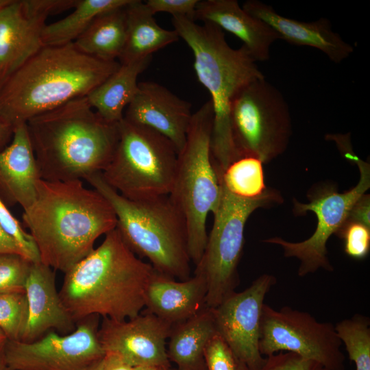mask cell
I'll list each match as a JSON object with an SVG mask.
<instances>
[{
    "instance_id": "6da1fadb",
    "label": "cell",
    "mask_w": 370,
    "mask_h": 370,
    "mask_svg": "<svg viewBox=\"0 0 370 370\" xmlns=\"http://www.w3.org/2000/svg\"><path fill=\"white\" fill-rule=\"evenodd\" d=\"M40 261L66 273L88 256L96 240L116 228V217L109 202L80 180L67 182L39 179L32 204L23 210Z\"/></svg>"
},
{
    "instance_id": "7a4b0ae2",
    "label": "cell",
    "mask_w": 370,
    "mask_h": 370,
    "mask_svg": "<svg viewBox=\"0 0 370 370\" xmlns=\"http://www.w3.org/2000/svg\"><path fill=\"white\" fill-rule=\"evenodd\" d=\"M156 270L127 247L116 228L101 244L64 273L60 299L75 323L94 315L123 321L145 306Z\"/></svg>"
},
{
    "instance_id": "3957f363",
    "label": "cell",
    "mask_w": 370,
    "mask_h": 370,
    "mask_svg": "<svg viewBox=\"0 0 370 370\" xmlns=\"http://www.w3.org/2000/svg\"><path fill=\"white\" fill-rule=\"evenodd\" d=\"M121 64L88 56L73 42L43 46L0 86V119L12 126L85 97Z\"/></svg>"
},
{
    "instance_id": "277c9868",
    "label": "cell",
    "mask_w": 370,
    "mask_h": 370,
    "mask_svg": "<svg viewBox=\"0 0 370 370\" xmlns=\"http://www.w3.org/2000/svg\"><path fill=\"white\" fill-rule=\"evenodd\" d=\"M41 179L67 182L101 173L119 141L118 123L105 121L86 96L71 100L27 123Z\"/></svg>"
},
{
    "instance_id": "5b68a950",
    "label": "cell",
    "mask_w": 370,
    "mask_h": 370,
    "mask_svg": "<svg viewBox=\"0 0 370 370\" xmlns=\"http://www.w3.org/2000/svg\"><path fill=\"white\" fill-rule=\"evenodd\" d=\"M174 29L193 51L199 82L211 96L214 118L211 158L218 174L238 158L232 134L230 108L236 95L248 84L264 78L247 49L232 48L219 27L199 25L187 17L172 16Z\"/></svg>"
},
{
    "instance_id": "8992f818",
    "label": "cell",
    "mask_w": 370,
    "mask_h": 370,
    "mask_svg": "<svg viewBox=\"0 0 370 370\" xmlns=\"http://www.w3.org/2000/svg\"><path fill=\"white\" fill-rule=\"evenodd\" d=\"M84 180L109 202L116 228L135 254L147 258L161 274L181 280L190 278L186 222L169 195L131 200L110 186L101 173Z\"/></svg>"
},
{
    "instance_id": "52a82bcc",
    "label": "cell",
    "mask_w": 370,
    "mask_h": 370,
    "mask_svg": "<svg viewBox=\"0 0 370 370\" xmlns=\"http://www.w3.org/2000/svg\"><path fill=\"white\" fill-rule=\"evenodd\" d=\"M213 118L210 100L193 114L186 143L177 153L175 177L169 194L185 220L188 252L195 266L202 257L208 239V215L216 210L221 197V186L211 158Z\"/></svg>"
},
{
    "instance_id": "ba28073f",
    "label": "cell",
    "mask_w": 370,
    "mask_h": 370,
    "mask_svg": "<svg viewBox=\"0 0 370 370\" xmlns=\"http://www.w3.org/2000/svg\"><path fill=\"white\" fill-rule=\"evenodd\" d=\"M118 129L116 150L101 172L106 182L131 200L168 195L177 158L173 144L158 132L124 119Z\"/></svg>"
},
{
    "instance_id": "9c48e42d",
    "label": "cell",
    "mask_w": 370,
    "mask_h": 370,
    "mask_svg": "<svg viewBox=\"0 0 370 370\" xmlns=\"http://www.w3.org/2000/svg\"><path fill=\"white\" fill-rule=\"evenodd\" d=\"M220 186L221 197L213 212V225L195 270L206 280L205 304L211 308L234 293L239 284L237 269L243 249L245 226L249 216L259 208L283 201L280 193L258 199H245L232 195L221 184Z\"/></svg>"
},
{
    "instance_id": "30bf717a",
    "label": "cell",
    "mask_w": 370,
    "mask_h": 370,
    "mask_svg": "<svg viewBox=\"0 0 370 370\" xmlns=\"http://www.w3.org/2000/svg\"><path fill=\"white\" fill-rule=\"evenodd\" d=\"M230 123L238 158L254 156L263 163L283 153L292 135L288 106L265 77L250 82L236 95Z\"/></svg>"
},
{
    "instance_id": "8fae6325",
    "label": "cell",
    "mask_w": 370,
    "mask_h": 370,
    "mask_svg": "<svg viewBox=\"0 0 370 370\" xmlns=\"http://www.w3.org/2000/svg\"><path fill=\"white\" fill-rule=\"evenodd\" d=\"M349 158L356 163L360 171V180L354 188L341 193L334 186L328 185L308 194V203L293 201V211L296 214L301 215L308 211L316 214L317 227L310 237L296 243L280 237L262 241L280 246L285 257L298 259L297 274L300 277L314 273L321 269L328 271L334 270L328 257L327 242L343 226L354 205L370 187L369 164L355 154Z\"/></svg>"
},
{
    "instance_id": "7c38bea8",
    "label": "cell",
    "mask_w": 370,
    "mask_h": 370,
    "mask_svg": "<svg viewBox=\"0 0 370 370\" xmlns=\"http://www.w3.org/2000/svg\"><path fill=\"white\" fill-rule=\"evenodd\" d=\"M342 345L331 322L290 306L276 310L263 305L259 340L263 356L292 352L318 362L323 370H345Z\"/></svg>"
},
{
    "instance_id": "4fadbf2b",
    "label": "cell",
    "mask_w": 370,
    "mask_h": 370,
    "mask_svg": "<svg viewBox=\"0 0 370 370\" xmlns=\"http://www.w3.org/2000/svg\"><path fill=\"white\" fill-rule=\"evenodd\" d=\"M95 317L79 321L67 334L50 331L32 342L7 340L8 370H88L105 356Z\"/></svg>"
},
{
    "instance_id": "5bb4252c",
    "label": "cell",
    "mask_w": 370,
    "mask_h": 370,
    "mask_svg": "<svg viewBox=\"0 0 370 370\" xmlns=\"http://www.w3.org/2000/svg\"><path fill=\"white\" fill-rule=\"evenodd\" d=\"M275 282L273 275L262 274L212 308L217 333L236 360L251 369L260 368L265 360L259 350L261 317L265 296Z\"/></svg>"
},
{
    "instance_id": "9a60e30c",
    "label": "cell",
    "mask_w": 370,
    "mask_h": 370,
    "mask_svg": "<svg viewBox=\"0 0 370 370\" xmlns=\"http://www.w3.org/2000/svg\"><path fill=\"white\" fill-rule=\"evenodd\" d=\"M77 0H12L0 10V86L42 47L50 15L74 8Z\"/></svg>"
},
{
    "instance_id": "2e32d148",
    "label": "cell",
    "mask_w": 370,
    "mask_h": 370,
    "mask_svg": "<svg viewBox=\"0 0 370 370\" xmlns=\"http://www.w3.org/2000/svg\"><path fill=\"white\" fill-rule=\"evenodd\" d=\"M171 326L147 312L123 321L103 318L97 337L105 354L119 356L132 368L171 369L166 343Z\"/></svg>"
},
{
    "instance_id": "e0dca14e",
    "label": "cell",
    "mask_w": 370,
    "mask_h": 370,
    "mask_svg": "<svg viewBox=\"0 0 370 370\" xmlns=\"http://www.w3.org/2000/svg\"><path fill=\"white\" fill-rule=\"evenodd\" d=\"M192 105L153 82L138 84L137 92L127 106L123 119L152 129L166 137L177 153L183 149L193 116Z\"/></svg>"
},
{
    "instance_id": "ac0fdd59",
    "label": "cell",
    "mask_w": 370,
    "mask_h": 370,
    "mask_svg": "<svg viewBox=\"0 0 370 370\" xmlns=\"http://www.w3.org/2000/svg\"><path fill=\"white\" fill-rule=\"evenodd\" d=\"M53 270L40 261L32 263L25 288L28 311L22 341H34L50 331L67 334L76 328L56 289Z\"/></svg>"
},
{
    "instance_id": "d6986e66",
    "label": "cell",
    "mask_w": 370,
    "mask_h": 370,
    "mask_svg": "<svg viewBox=\"0 0 370 370\" xmlns=\"http://www.w3.org/2000/svg\"><path fill=\"white\" fill-rule=\"evenodd\" d=\"M242 8L268 25L280 39L292 45L317 49L334 63L341 62L354 51L352 45L333 32L328 18L312 22L294 20L280 15L273 7L258 0L247 1Z\"/></svg>"
},
{
    "instance_id": "ffe728a7",
    "label": "cell",
    "mask_w": 370,
    "mask_h": 370,
    "mask_svg": "<svg viewBox=\"0 0 370 370\" xmlns=\"http://www.w3.org/2000/svg\"><path fill=\"white\" fill-rule=\"evenodd\" d=\"M197 20L238 37L256 62L269 60L271 45L280 39L273 29L247 12L236 0H199L194 15V21Z\"/></svg>"
},
{
    "instance_id": "44dd1931",
    "label": "cell",
    "mask_w": 370,
    "mask_h": 370,
    "mask_svg": "<svg viewBox=\"0 0 370 370\" xmlns=\"http://www.w3.org/2000/svg\"><path fill=\"white\" fill-rule=\"evenodd\" d=\"M41 179L26 123L13 129L11 143L0 151V198L8 206L24 210L34 202Z\"/></svg>"
},
{
    "instance_id": "7402d4cb",
    "label": "cell",
    "mask_w": 370,
    "mask_h": 370,
    "mask_svg": "<svg viewBox=\"0 0 370 370\" xmlns=\"http://www.w3.org/2000/svg\"><path fill=\"white\" fill-rule=\"evenodd\" d=\"M206 293V280L199 273L176 281L156 271L147 288L145 307L147 312L173 325L203 308Z\"/></svg>"
},
{
    "instance_id": "603a6c76",
    "label": "cell",
    "mask_w": 370,
    "mask_h": 370,
    "mask_svg": "<svg viewBox=\"0 0 370 370\" xmlns=\"http://www.w3.org/2000/svg\"><path fill=\"white\" fill-rule=\"evenodd\" d=\"M217 334L212 308L205 306L188 319L171 326L166 353L177 370H207L204 350Z\"/></svg>"
},
{
    "instance_id": "cb8c5ba5",
    "label": "cell",
    "mask_w": 370,
    "mask_h": 370,
    "mask_svg": "<svg viewBox=\"0 0 370 370\" xmlns=\"http://www.w3.org/2000/svg\"><path fill=\"white\" fill-rule=\"evenodd\" d=\"M127 14L126 38L120 64H127L152 56V53L177 41L175 30L161 27L145 2L132 0L125 7Z\"/></svg>"
},
{
    "instance_id": "d4e9b609",
    "label": "cell",
    "mask_w": 370,
    "mask_h": 370,
    "mask_svg": "<svg viewBox=\"0 0 370 370\" xmlns=\"http://www.w3.org/2000/svg\"><path fill=\"white\" fill-rule=\"evenodd\" d=\"M152 59V56L127 64L119 69L87 95L96 112L105 121L118 123L123 119V110L134 97L137 79Z\"/></svg>"
},
{
    "instance_id": "484cf974",
    "label": "cell",
    "mask_w": 370,
    "mask_h": 370,
    "mask_svg": "<svg viewBox=\"0 0 370 370\" xmlns=\"http://www.w3.org/2000/svg\"><path fill=\"white\" fill-rule=\"evenodd\" d=\"M125 7L98 15L73 42L75 47L82 52L101 60L113 61L119 58L126 38Z\"/></svg>"
},
{
    "instance_id": "4316f807",
    "label": "cell",
    "mask_w": 370,
    "mask_h": 370,
    "mask_svg": "<svg viewBox=\"0 0 370 370\" xmlns=\"http://www.w3.org/2000/svg\"><path fill=\"white\" fill-rule=\"evenodd\" d=\"M132 0H77L74 11L49 25L42 34L43 46L73 42L101 13L127 5Z\"/></svg>"
},
{
    "instance_id": "83f0119b",
    "label": "cell",
    "mask_w": 370,
    "mask_h": 370,
    "mask_svg": "<svg viewBox=\"0 0 370 370\" xmlns=\"http://www.w3.org/2000/svg\"><path fill=\"white\" fill-rule=\"evenodd\" d=\"M263 164L254 156L240 157L217 175L219 182L232 195L245 199H258L278 195V191L265 185Z\"/></svg>"
},
{
    "instance_id": "f1b7e54d",
    "label": "cell",
    "mask_w": 370,
    "mask_h": 370,
    "mask_svg": "<svg viewBox=\"0 0 370 370\" xmlns=\"http://www.w3.org/2000/svg\"><path fill=\"white\" fill-rule=\"evenodd\" d=\"M335 330L344 344L349 358L356 370H370V321L367 316L355 314L338 322Z\"/></svg>"
},
{
    "instance_id": "f546056e",
    "label": "cell",
    "mask_w": 370,
    "mask_h": 370,
    "mask_svg": "<svg viewBox=\"0 0 370 370\" xmlns=\"http://www.w3.org/2000/svg\"><path fill=\"white\" fill-rule=\"evenodd\" d=\"M25 293H0V329L7 340L21 341L27 319Z\"/></svg>"
},
{
    "instance_id": "4dcf8cb0",
    "label": "cell",
    "mask_w": 370,
    "mask_h": 370,
    "mask_svg": "<svg viewBox=\"0 0 370 370\" xmlns=\"http://www.w3.org/2000/svg\"><path fill=\"white\" fill-rule=\"evenodd\" d=\"M32 263L18 254H0V293H25Z\"/></svg>"
},
{
    "instance_id": "1f68e13d",
    "label": "cell",
    "mask_w": 370,
    "mask_h": 370,
    "mask_svg": "<svg viewBox=\"0 0 370 370\" xmlns=\"http://www.w3.org/2000/svg\"><path fill=\"white\" fill-rule=\"evenodd\" d=\"M0 225L21 249L23 256L31 262L40 261L39 253L29 233L22 227L0 198Z\"/></svg>"
},
{
    "instance_id": "d6a6232c",
    "label": "cell",
    "mask_w": 370,
    "mask_h": 370,
    "mask_svg": "<svg viewBox=\"0 0 370 370\" xmlns=\"http://www.w3.org/2000/svg\"><path fill=\"white\" fill-rule=\"evenodd\" d=\"M344 240V250L349 257L361 260L370 249V227L354 221H346L336 234Z\"/></svg>"
},
{
    "instance_id": "836d02e7",
    "label": "cell",
    "mask_w": 370,
    "mask_h": 370,
    "mask_svg": "<svg viewBox=\"0 0 370 370\" xmlns=\"http://www.w3.org/2000/svg\"><path fill=\"white\" fill-rule=\"evenodd\" d=\"M236 370H254L238 361ZM255 370H323L317 362L292 352L276 353L265 357L262 366Z\"/></svg>"
},
{
    "instance_id": "e575fe53",
    "label": "cell",
    "mask_w": 370,
    "mask_h": 370,
    "mask_svg": "<svg viewBox=\"0 0 370 370\" xmlns=\"http://www.w3.org/2000/svg\"><path fill=\"white\" fill-rule=\"evenodd\" d=\"M207 370H236L238 360L217 333L207 343L204 350Z\"/></svg>"
},
{
    "instance_id": "d590c367",
    "label": "cell",
    "mask_w": 370,
    "mask_h": 370,
    "mask_svg": "<svg viewBox=\"0 0 370 370\" xmlns=\"http://www.w3.org/2000/svg\"><path fill=\"white\" fill-rule=\"evenodd\" d=\"M199 0H148L145 1L150 11L168 12L172 16L187 17L194 21L195 8Z\"/></svg>"
},
{
    "instance_id": "8d00e7d4",
    "label": "cell",
    "mask_w": 370,
    "mask_h": 370,
    "mask_svg": "<svg viewBox=\"0 0 370 370\" xmlns=\"http://www.w3.org/2000/svg\"><path fill=\"white\" fill-rule=\"evenodd\" d=\"M370 196L364 194L352 207L347 221H354L370 227Z\"/></svg>"
},
{
    "instance_id": "74e56055",
    "label": "cell",
    "mask_w": 370,
    "mask_h": 370,
    "mask_svg": "<svg viewBox=\"0 0 370 370\" xmlns=\"http://www.w3.org/2000/svg\"><path fill=\"white\" fill-rule=\"evenodd\" d=\"M132 369L119 356L112 353L105 354L102 370H132Z\"/></svg>"
},
{
    "instance_id": "f35d334b",
    "label": "cell",
    "mask_w": 370,
    "mask_h": 370,
    "mask_svg": "<svg viewBox=\"0 0 370 370\" xmlns=\"http://www.w3.org/2000/svg\"><path fill=\"white\" fill-rule=\"evenodd\" d=\"M0 254H14L23 256V253L16 243L4 232L1 225Z\"/></svg>"
},
{
    "instance_id": "ab89813d",
    "label": "cell",
    "mask_w": 370,
    "mask_h": 370,
    "mask_svg": "<svg viewBox=\"0 0 370 370\" xmlns=\"http://www.w3.org/2000/svg\"><path fill=\"white\" fill-rule=\"evenodd\" d=\"M13 135V127L0 119V151L4 149Z\"/></svg>"
},
{
    "instance_id": "60d3db41",
    "label": "cell",
    "mask_w": 370,
    "mask_h": 370,
    "mask_svg": "<svg viewBox=\"0 0 370 370\" xmlns=\"http://www.w3.org/2000/svg\"><path fill=\"white\" fill-rule=\"evenodd\" d=\"M4 344L0 345V370H8L5 358Z\"/></svg>"
},
{
    "instance_id": "b9f144b4",
    "label": "cell",
    "mask_w": 370,
    "mask_h": 370,
    "mask_svg": "<svg viewBox=\"0 0 370 370\" xmlns=\"http://www.w3.org/2000/svg\"><path fill=\"white\" fill-rule=\"evenodd\" d=\"M171 369H165L162 367H153V366H145V367H134L132 370H171Z\"/></svg>"
},
{
    "instance_id": "7bdbcfd3",
    "label": "cell",
    "mask_w": 370,
    "mask_h": 370,
    "mask_svg": "<svg viewBox=\"0 0 370 370\" xmlns=\"http://www.w3.org/2000/svg\"><path fill=\"white\" fill-rule=\"evenodd\" d=\"M103 358L95 362L88 368V370H102L103 365Z\"/></svg>"
},
{
    "instance_id": "ee69618b",
    "label": "cell",
    "mask_w": 370,
    "mask_h": 370,
    "mask_svg": "<svg viewBox=\"0 0 370 370\" xmlns=\"http://www.w3.org/2000/svg\"><path fill=\"white\" fill-rule=\"evenodd\" d=\"M6 341H7V338L5 335L0 329V345L5 343Z\"/></svg>"
},
{
    "instance_id": "f6af8a7d",
    "label": "cell",
    "mask_w": 370,
    "mask_h": 370,
    "mask_svg": "<svg viewBox=\"0 0 370 370\" xmlns=\"http://www.w3.org/2000/svg\"><path fill=\"white\" fill-rule=\"evenodd\" d=\"M12 0H0V10L11 2Z\"/></svg>"
},
{
    "instance_id": "bcb514c9",
    "label": "cell",
    "mask_w": 370,
    "mask_h": 370,
    "mask_svg": "<svg viewBox=\"0 0 370 370\" xmlns=\"http://www.w3.org/2000/svg\"><path fill=\"white\" fill-rule=\"evenodd\" d=\"M171 370H177V369H171Z\"/></svg>"
}]
</instances>
